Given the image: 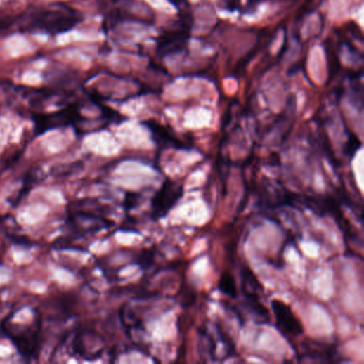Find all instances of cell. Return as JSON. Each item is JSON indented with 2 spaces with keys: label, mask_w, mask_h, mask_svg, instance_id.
<instances>
[{
  "label": "cell",
  "mask_w": 364,
  "mask_h": 364,
  "mask_svg": "<svg viewBox=\"0 0 364 364\" xmlns=\"http://www.w3.org/2000/svg\"><path fill=\"white\" fill-rule=\"evenodd\" d=\"M82 20L84 18L80 12L67 4H48L24 12L10 22L0 24V32L15 28L22 34L57 36L73 30Z\"/></svg>",
  "instance_id": "1"
},
{
  "label": "cell",
  "mask_w": 364,
  "mask_h": 364,
  "mask_svg": "<svg viewBox=\"0 0 364 364\" xmlns=\"http://www.w3.org/2000/svg\"><path fill=\"white\" fill-rule=\"evenodd\" d=\"M3 329L16 349L22 357L32 358L36 355L40 347L42 318L39 313H34V318L30 325L13 324L11 320L3 323Z\"/></svg>",
  "instance_id": "2"
},
{
  "label": "cell",
  "mask_w": 364,
  "mask_h": 364,
  "mask_svg": "<svg viewBox=\"0 0 364 364\" xmlns=\"http://www.w3.org/2000/svg\"><path fill=\"white\" fill-rule=\"evenodd\" d=\"M32 120L34 122V131L37 135H42L51 129L70 126V125L76 127L77 131H82V126L87 122V119L82 116V108L78 103H70L60 110L51 114L34 115Z\"/></svg>",
  "instance_id": "3"
},
{
  "label": "cell",
  "mask_w": 364,
  "mask_h": 364,
  "mask_svg": "<svg viewBox=\"0 0 364 364\" xmlns=\"http://www.w3.org/2000/svg\"><path fill=\"white\" fill-rule=\"evenodd\" d=\"M190 25V16L185 14L178 20V28L167 30L164 34H160L157 41V48H156L158 55L164 57V56L184 51L189 38Z\"/></svg>",
  "instance_id": "4"
},
{
  "label": "cell",
  "mask_w": 364,
  "mask_h": 364,
  "mask_svg": "<svg viewBox=\"0 0 364 364\" xmlns=\"http://www.w3.org/2000/svg\"><path fill=\"white\" fill-rule=\"evenodd\" d=\"M182 195V185L167 178L152 199V215L154 219L164 217L170 209L176 207Z\"/></svg>",
  "instance_id": "5"
},
{
  "label": "cell",
  "mask_w": 364,
  "mask_h": 364,
  "mask_svg": "<svg viewBox=\"0 0 364 364\" xmlns=\"http://www.w3.org/2000/svg\"><path fill=\"white\" fill-rule=\"evenodd\" d=\"M271 309L275 316V326L283 337L292 340L304 334V326L289 304L275 299L271 301Z\"/></svg>",
  "instance_id": "6"
},
{
  "label": "cell",
  "mask_w": 364,
  "mask_h": 364,
  "mask_svg": "<svg viewBox=\"0 0 364 364\" xmlns=\"http://www.w3.org/2000/svg\"><path fill=\"white\" fill-rule=\"evenodd\" d=\"M67 222L69 229L79 235L96 233L112 225L106 218L85 209H75L70 213Z\"/></svg>",
  "instance_id": "7"
},
{
  "label": "cell",
  "mask_w": 364,
  "mask_h": 364,
  "mask_svg": "<svg viewBox=\"0 0 364 364\" xmlns=\"http://www.w3.org/2000/svg\"><path fill=\"white\" fill-rule=\"evenodd\" d=\"M298 355V357L302 358V361L322 363L339 361L338 351L334 345L316 340L304 341L300 345V353Z\"/></svg>",
  "instance_id": "8"
},
{
  "label": "cell",
  "mask_w": 364,
  "mask_h": 364,
  "mask_svg": "<svg viewBox=\"0 0 364 364\" xmlns=\"http://www.w3.org/2000/svg\"><path fill=\"white\" fill-rule=\"evenodd\" d=\"M72 349L76 355L85 359H96L102 353V340L96 333L80 331L72 341Z\"/></svg>",
  "instance_id": "9"
},
{
  "label": "cell",
  "mask_w": 364,
  "mask_h": 364,
  "mask_svg": "<svg viewBox=\"0 0 364 364\" xmlns=\"http://www.w3.org/2000/svg\"><path fill=\"white\" fill-rule=\"evenodd\" d=\"M151 131L154 141L162 148H174V149H187L186 145L178 140L172 131L167 127L158 124L155 121H147L143 123Z\"/></svg>",
  "instance_id": "10"
},
{
  "label": "cell",
  "mask_w": 364,
  "mask_h": 364,
  "mask_svg": "<svg viewBox=\"0 0 364 364\" xmlns=\"http://www.w3.org/2000/svg\"><path fill=\"white\" fill-rule=\"evenodd\" d=\"M240 275H242V290L246 300H260V295L263 292L262 285L259 282L254 273L247 267H242Z\"/></svg>",
  "instance_id": "11"
},
{
  "label": "cell",
  "mask_w": 364,
  "mask_h": 364,
  "mask_svg": "<svg viewBox=\"0 0 364 364\" xmlns=\"http://www.w3.org/2000/svg\"><path fill=\"white\" fill-rule=\"evenodd\" d=\"M219 290L222 294L235 298L238 296V289H236L235 280L230 273H225L220 277Z\"/></svg>",
  "instance_id": "12"
},
{
  "label": "cell",
  "mask_w": 364,
  "mask_h": 364,
  "mask_svg": "<svg viewBox=\"0 0 364 364\" xmlns=\"http://www.w3.org/2000/svg\"><path fill=\"white\" fill-rule=\"evenodd\" d=\"M328 45L326 48L327 53V60H328V69H329V80H332L335 77V75L338 74L339 69H340V60L339 57L337 56V53L333 51L332 46Z\"/></svg>",
  "instance_id": "13"
},
{
  "label": "cell",
  "mask_w": 364,
  "mask_h": 364,
  "mask_svg": "<svg viewBox=\"0 0 364 364\" xmlns=\"http://www.w3.org/2000/svg\"><path fill=\"white\" fill-rule=\"evenodd\" d=\"M360 147H361V143H360V140L358 139L357 136L351 133L349 134V139H347L346 143L344 145L345 155L349 156V160H351Z\"/></svg>",
  "instance_id": "14"
},
{
  "label": "cell",
  "mask_w": 364,
  "mask_h": 364,
  "mask_svg": "<svg viewBox=\"0 0 364 364\" xmlns=\"http://www.w3.org/2000/svg\"><path fill=\"white\" fill-rule=\"evenodd\" d=\"M170 1L176 6H180L181 4L184 3L185 0H170Z\"/></svg>",
  "instance_id": "15"
}]
</instances>
